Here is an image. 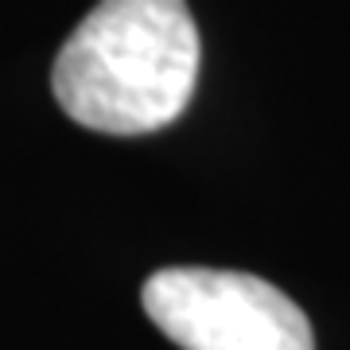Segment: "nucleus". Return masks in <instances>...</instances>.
Instances as JSON below:
<instances>
[{"label": "nucleus", "instance_id": "1", "mask_svg": "<svg viewBox=\"0 0 350 350\" xmlns=\"http://www.w3.org/2000/svg\"><path fill=\"white\" fill-rule=\"evenodd\" d=\"M199 59L187 0H101L63 43L51 90L82 129L144 137L191 105Z\"/></svg>", "mask_w": 350, "mask_h": 350}, {"label": "nucleus", "instance_id": "2", "mask_svg": "<svg viewBox=\"0 0 350 350\" xmlns=\"http://www.w3.org/2000/svg\"><path fill=\"white\" fill-rule=\"evenodd\" d=\"M140 304L183 350H315L296 300L253 273L160 269L144 280Z\"/></svg>", "mask_w": 350, "mask_h": 350}]
</instances>
